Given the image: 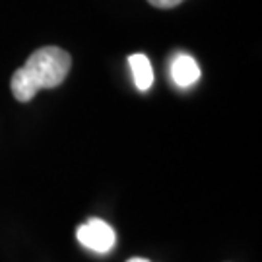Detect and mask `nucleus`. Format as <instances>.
<instances>
[{
    "instance_id": "7ed1b4c3",
    "label": "nucleus",
    "mask_w": 262,
    "mask_h": 262,
    "mask_svg": "<svg viewBox=\"0 0 262 262\" xmlns=\"http://www.w3.org/2000/svg\"><path fill=\"white\" fill-rule=\"evenodd\" d=\"M171 78L179 88H188L200 78V66L190 55L181 53L171 62Z\"/></svg>"
},
{
    "instance_id": "f257e3e1",
    "label": "nucleus",
    "mask_w": 262,
    "mask_h": 262,
    "mask_svg": "<svg viewBox=\"0 0 262 262\" xmlns=\"http://www.w3.org/2000/svg\"><path fill=\"white\" fill-rule=\"evenodd\" d=\"M70 64L72 58L64 49H37L31 53L26 64L18 68L12 76L10 80L12 94L19 103H28L41 90H51L62 84L70 72Z\"/></svg>"
},
{
    "instance_id": "f03ea898",
    "label": "nucleus",
    "mask_w": 262,
    "mask_h": 262,
    "mask_svg": "<svg viewBox=\"0 0 262 262\" xmlns=\"http://www.w3.org/2000/svg\"><path fill=\"white\" fill-rule=\"evenodd\" d=\"M76 237L85 249L99 254L109 253L117 243V235L113 231V227L99 217H90L85 224L80 225Z\"/></svg>"
},
{
    "instance_id": "423d86ee",
    "label": "nucleus",
    "mask_w": 262,
    "mask_h": 262,
    "mask_svg": "<svg viewBox=\"0 0 262 262\" xmlns=\"http://www.w3.org/2000/svg\"><path fill=\"white\" fill-rule=\"evenodd\" d=\"M128 262H150L148 258H140V256H136V258H130Z\"/></svg>"
},
{
    "instance_id": "20e7f679",
    "label": "nucleus",
    "mask_w": 262,
    "mask_h": 262,
    "mask_svg": "<svg viewBox=\"0 0 262 262\" xmlns=\"http://www.w3.org/2000/svg\"><path fill=\"white\" fill-rule=\"evenodd\" d=\"M128 64H130L132 76H134V84L140 92H148L154 84V70H151L150 58L142 53L128 56Z\"/></svg>"
},
{
    "instance_id": "39448f33",
    "label": "nucleus",
    "mask_w": 262,
    "mask_h": 262,
    "mask_svg": "<svg viewBox=\"0 0 262 262\" xmlns=\"http://www.w3.org/2000/svg\"><path fill=\"white\" fill-rule=\"evenodd\" d=\"M154 8H161V10H169V8H175L179 6L181 2H185V0H148Z\"/></svg>"
}]
</instances>
